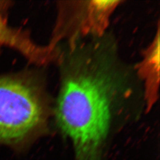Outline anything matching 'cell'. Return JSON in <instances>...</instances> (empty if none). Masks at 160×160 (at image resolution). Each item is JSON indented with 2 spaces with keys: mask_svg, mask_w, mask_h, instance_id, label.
Masks as SVG:
<instances>
[{
  "mask_svg": "<svg viewBox=\"0 0 160 160\" xmlns=\"http://www.w3.org/2000/svg\"><path fill=\"white\" fill-rule=\"evenodd\" d=\"M92 52L69 57L56 104L57 123L73 144L75 160H100L120 88L110 59Z\"/></svg>",
  "mask_w": 160,
  "mask_h": 160,
  "instance_id": "obj_1",
  "label": "cell"
},
{
  "mask_svg": "<svg viewBox=\"0 0 160 160\" xmlns=\"http://www.w3.org/2000/svg\"><path fill=\"white\" fill-rule=\"evenodd\" d=\"M49 109L32 72L0 75V146L22 153L45 131Z\"/></svg>",
  "mask_w": 160,
  "mask_h": 160,
  "instance_id": "obj_2",
  "label": "cell"
},
{
  "mask_svg": "<svg viewBox=\"0 0 160 160\" xmlns=\"http://www.w3.org/2000/svg\"><path fill=\"white\" fill-rule=\"evenodd\" d=\"M120 1H86L63 6L49 45L57 47L59 40L70 36H100L109 25L112 14Z\"/></svg>",
  "mask_w": 160,
  "mask_h": 160,
  "instance_id": "obj_3",
  "label": "cell"
},
{
  "mask_svg": "<svg viewBox=\"0 0 160 160\" xmlns=\"http://www.w3.org/2000/svg\"><path fill=\"white\" fill-rule=\"evenodd\" d=\"M7 7V4H0V47L12 49L36 65H46L57 59L59 55L57 48L49 45L39 46L27 31L10 25L6 12Z\"/></svg>",
  "mask_w": 160,
  "mask_h": 160,
  "instance_id": "obj_4",
  "label": "cell"
},
{
  "mask_svg": "<svg viewBox=\"0 0 160 160\" xmlns=\"http://www.w3.org/2000/svg\"><path fill=\"white\" fill-rule=\"evenodd\" d=\"M138 73L144 84L147 109H151L158 98L160 87V31L144 52L142 61L138 64Z\"/></svg>",
  "mask_w": 160,
  "mask_h": 160,
  "instance_id": "obj_5",
  "label": "cell"
}]
</instances>
